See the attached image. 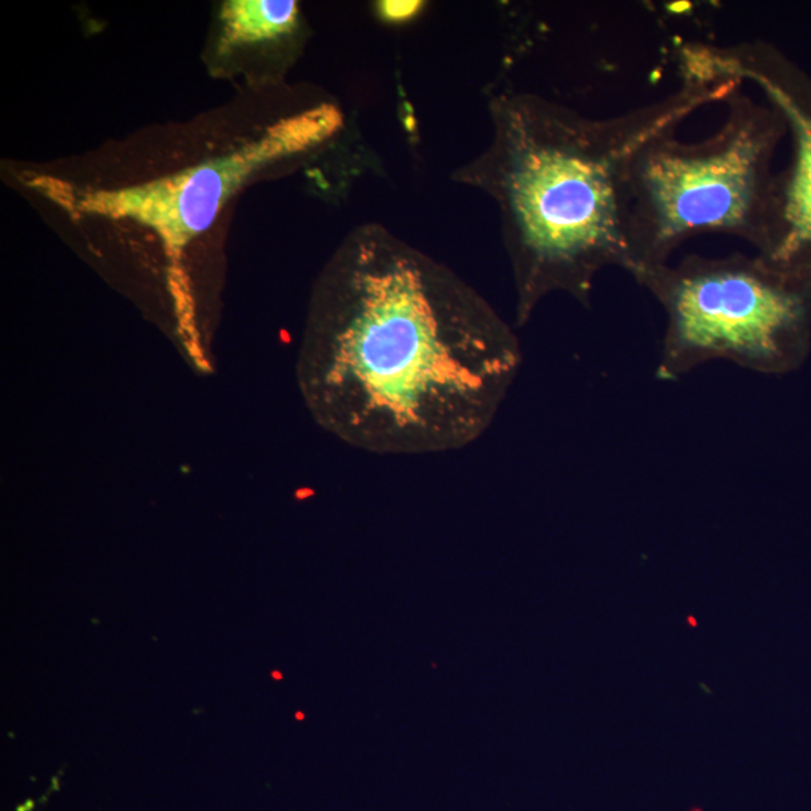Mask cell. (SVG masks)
<instances>
[{"instance_id":"obj_1","label":"cell","mask_w":811,"mask_h":811,"mask_svg":"<svg viewBox=\"0 0 811 811\" xmlns=\"http://www.w3.org/2000/svg\"><path fill=\"white\" fill-rule=\"evenodd\" d=\"M520 364L519 338L472 286L365 222L314 290L300 382L310 411L344 443L427 455L483 436Z\"/></svg>"},{"instance_id":"obj_5","label":"cell","mask_w":811,"mask_h":811,"mask_svg":"<svg viewBox=\"0 0 811 811\" xmlns=\"http://www.w3.org/2000/svg\"><path fill=\"white\" fill-rule=\"evenodd\" d=\"M338 125L340 113L325 105L273 123L230 153L142 184L77 190L41 178L37 185L68 213L133 221L149 229L178 261L249 179L274 162L314 148L336 133Z\"/></svg>"},{"instance_id":"obj_6","label":"cell","mask_w":811,"mask_h":811,"mask_svg":"<svg viewBox=\"0 0 811 811\" xmlns=\"http://www.w3.org/2000/svg\"><path fill=\"white\" fill-rule=\"evenodd\" d=\"M681 74L705 81L754 83L782 118L792 160L778 173L777 208L768 250L761 256L794 273L811 274V77L770 43L731 46L687 43Z\"/></svg>"},{"instance_id":"obj_7","label":"cell","mask_w":811,"mask_h":811,"mask_svg":"<svg viewBox=\"0 0 811 811\" xmlns=\"http://www.w3.org/2000/svg\"><path fill=\"white\" fill-rule=\"evenodd\" d=\"M220 49L283 43L300 31L301 11L293 0H229L222 3Z\"/></svg>"},{"instance_id":"obj_3","label":"cell","mask_w":811,"mask_h":811,"mask_svg":"<svg viewBox=\"0 0 811 811\" xmlns=\"http://www.w3.org/2000/svg\"><path fill=\"white\" fill-rule=\"evenodd\" d=\"M725 122L699 142L676 133L654 138L636 155L628 179L627 273L670 264L690 238L722 233L768 250L777 208L774 155L787 126L771 105L739 90Z\"/></svg>"},{"instance_id":"obj_2","label":"cell","mask_w":811,"mask_h":811,"mask_svg":"<svg viewBox=\"0 0 811 811\" xmlns=\"http://www.w3.org/2000/svg\"><path fill=\"white\" fill-rule=\"evenodd\" d=\"M739 87L682 75V85L667 97L603 119L532 93L491 99L492 141L451 179L498 206L517 326L526 325L552 293H568L591 307L598 273L608 266L626 270L628 179L636 155Z\"/></svg>"},{"instance_id":"obj_4","label":"cell","mask_w":811,"mask_h":811,"mask_svg":"<svg viewBox=\"0 0 811 811\" xmlns=\"http://www.w3.org/2000/svg\"><path fill=\"white\" fill-rule=\"evenodd\" d=\"M666 313L659 380L726 360L761 373L799 367L811 341V274L761 254H690L634 276Z\"/></svg>"}]
</instances>
